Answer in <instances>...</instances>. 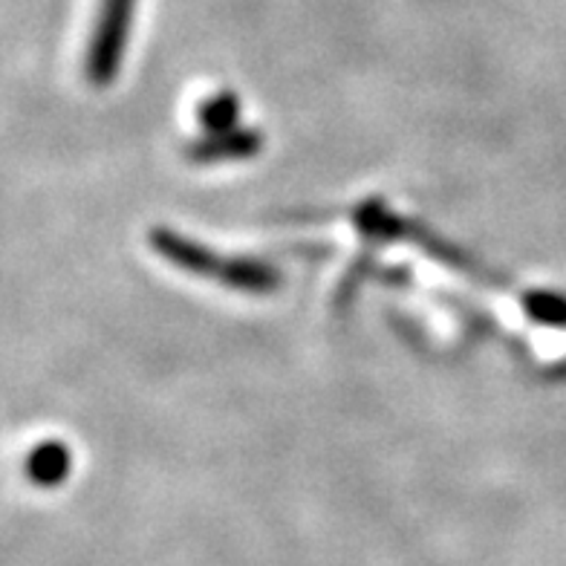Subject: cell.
<instances>
[{
  "label": "cell",
  "mask_w": 566,
  "mask_h": 566,
  "mask_svg": "<svg viewBox=\"0 0 566 566\" xmlns=\"http://www.w3.org/2000/svg\"><path fill=\"white\" fill-rule=\"evenodd\" d=\"M136 0H102L96 18V30L87 46V78L96 87H107L116 78L125 55L130 21H134Z\"/></svg>",
  "instance_id": "2"
},
{
  "label": "cell",
  "mask_w": 566,
  "mask_h": 566,
  "mask_svg": "<svg viewBox=\"0 0 566 566\" xmlns=\"http://www.w3.org/2000/svg\"><path fill=\"white\" fill-rule=\"evenodd\" d=\"M154 247L168 254L174 263L186 266L188 272L220 277V281H226L229 286H238V290L269 292L277 286V272L272 266H266V263H220V258H214L211 252L206 254V249L195 247L188 240L174 238L168 231H154Z\"/></svg>",
  "instance_id": "1"
},
{
  "label": "cell",
  "mask_w": 566,
  "mask_h": 566,
  "mask_svg": "<svg viewBox=\"0 0 566 566\" xmlns=\"http://www.w3.org/2000/svg\"><path fill=\"white\" fill-rule=\"evenodd\" d=\"M202 125L209 127L211 134H223L231 130L234 122H238V98L234 93H220V96H211L206 105L200 107Z\"/></svg>",
  "instance_id": "5"
},
{
  "label": "cell",
  "mask_w": 566,
  "mask_h": 566,
  "mask_svg": "<svg viewBox=\"0 0 566 566\" xmlns=\"http://www.w3.org/2000/svg\"><path fill=\"white\" fill-rule=\"evenodd\" d=\"M261 148V136L252 134V130H223V134H214L209 139L197 142L195 148L188 150L195 163H217V159H240L249 157L254 150Z\"/></svg>",
  "instance_id": "3"
},
{
  "label": "cell",
  "mask_w": 566,
  "mask_h": 566,
  "mask_svg": "<svg viewBox=\"0 0 566 566\" xmlns=\"http://www.w3.org/2000/svg\"><path fill=\"white\" fill-rule=\"evenodd\" d=\"M530 304V313L535 318L546 321V324H566V301L555 298V295H537Z\"/></svg>",
  "instance_id": "6"
},
{
  "label": "cell",
  "mask_w": 566,
  "mask_h": 566,
  "mask_svg": "<svg viewBox=\"0 0 566 566\" xmlns=\"http://www.w3.org/2000/svg\"><path fill=\"white\" fill-rule=\"evenodd\" d=\"M27 469H30V478L38 485L61 483L70 471V451L61 442H44V446L32 451Z\"/></svg>",
  "instance_id": "4"
}]
</instances>
